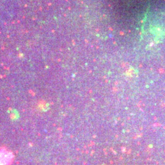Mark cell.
<instances>
[{
	"label": "cell",
	"instance_id": "obj_1",
	"mask_svg": "<svg viewBox=\"0 0 165 165\" xmlns=\"http://www.w3.org/2000/svg\"><path fill=\"white\" fill-rule=\"evenodd\" d=\"M10 155L9 153H0V165H5L6 163L9 161Z\"/></svg>",
	"mask_w": 165,
	"mask_h": 165
}]
</instances>
